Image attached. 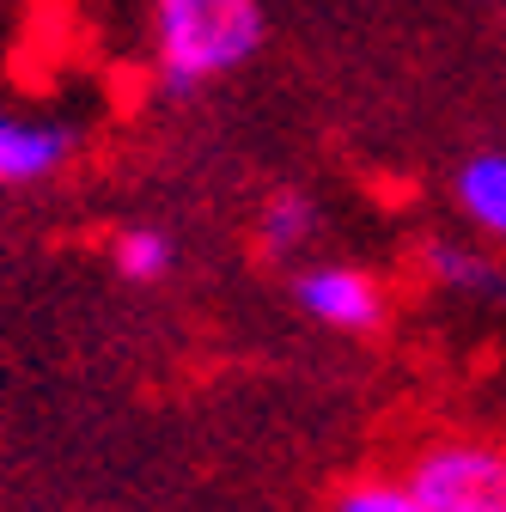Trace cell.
<instances>
[{"instance_id": "6da1fadb", "label": "cell", "mask_w": 506, "mask_h": 512, "mask_svg": "<svg viewBox=\"0 0 506 512\" xmlns=\"http://www.w3.org/2000/svg\"><path fill=\"white\" fill-rule=\"evenodd\" d=\"M153 74L165 98H196L214 80L257 61L269 37L263 0H153L147 7Z\"/></svg>"}, {"instance_id": "52a82bcc", "label": "cell", "mask_w": 506, "mask_h": 512, "mask_svg": "<svg viewBox=\"0 0 506 512\" xmlns=\"http://www.w3.org/2000/svg\"><path fill=\"white\" fill-rule=\"evenodd\" d=\"M318 232H324V214H318V202H311L305 189H275V196L257 208V250L275 256V263L311 250Z\"/></svg>"}, {"instance_id": "3957f363", "label": "cell", "mask_w": 506, "mask_h": 512, "mask_svg": "<svg viewBox=\"0 0 506 512\" xmlns=\"http://www.w3.org/2000/svg\"><path fill=\"white\" fill-rule=\"evenodd\" d=\"M287 293L311 324H324L336 336H372L385 324V311H391L385 281L366 275L360 263H305Z\"/></svg>"}, {"instance_id": "ba28073f", "label": "cell", "mask_w": 506, "mask_h": 512, "mask_svg": "<svg viewBox=\"0 0 506 512\" xmlns=\"http://www.w3.org/2000/svg\"><path fill=\"white\" fill-rule=\"evenodd\" d=\"M104 256H110V269L129 287H159V281L177 275V238L165 226H122L104 244Z\"/></svg>"}, {"instance_id": "7a4b0ae2", "label": "cell", "mask_w": 506, "mask_h": 512, "mask_svg": "<svg viewBox=\"0 0 506 512\" xmlns=\"http://www.w3.org/2000/svg\"><path fill=\"white\" fill-rule=\"evenodd\" d=\"M409 488L427 512H506V452L476 439H452L415 458Z\"/></svg>"}, {"instance_id": "8992f818", "label": "cell", "mask_w": 506, "mask_h": 512, "mask_svg": "<svg viewBox=\"0 0 506 512\" xmlns=\"http://www.w3.org/2000/svg\"><path fill=\"white\" fill-rule=\"evenodd\" d=\"M452 202L476 232L506 244V153H470L452 177Z\"/></svg>"}, {"instance_id": "9c48e42d", "label": "cell", "mask_w": 506, "mask_h": 512, "mask_svg": "<svg viewBox=\"0 0 506 512\" xmlns=\"http://www.w3.org/2000/svg\"><path fill=\"white\" fill-rule=\"evenodd\" d=\"M330 512H427V500L409 488V476H360L336 488Z\"/></svg>"}, {"instance_id": "277c9868", "label": "cell", "mask_w": 506, "mask_h": 512, "mask_svg": "<svg viewBox=\"0 0 506 512\" xmlns=\"http://www.w3.org/2000/svg\"><path fill=\"white\" fill-rule=\"evenodd\" d=\"M80 153V128L61 116H13L0 110V189H25L55 171H68Z\"/></svg>"}, {"instance_id": "5b68a950", "label": "cell", "mask_w": 506, "mask_h": 512, "mask_svg": "<svg viewBox=\"0 0 506 512\" xmlns=\"http://www.w3.org/2000/svg\"><path fill=\"white\" fill-rule=\"evenodd\" d=\"M427 275L446 287L452 299H476V305H506V263H494L488 250H470V244H452V238H433L421 250Z\"/></svg>"}]
</instances>
